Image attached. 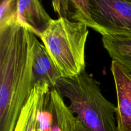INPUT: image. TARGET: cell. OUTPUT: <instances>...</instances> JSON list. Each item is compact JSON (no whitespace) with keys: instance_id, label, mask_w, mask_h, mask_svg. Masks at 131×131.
I'll return each mask as SVG.
<instances>
[{"instance_id":"obj_11","label":"cell","mask_w":131,"mask_h":131,"mask_svg":"<svg viewBox=\"0 0 131 131\" xmlns=\"http://www.w3.org/2000/svg\"><path fill=\"white\" fill-rule=\"evenodd\" d=\"M102 41L110 57L124 66L131 78V37L104 35Z\"/></svg>"},{"instance_id":"obj_9","label":"cell","mask_w":131,"mask_h":131,"mask_svg":"<svg viewBox=\"0 0 131 131\" xmlns=\"http://www.w3.org/2000/svg\"><path fill=\"white\" fill-rule=\"evenodd\" d=\"M58 18H64L73 23H83L99 33V29L92 18L90 0H61L52 2Z\"/></svg>"},{"instance_id":"obj_6","label":"cell","mask_w":131,"mask_h":131,"mask_svg":"<svg viewBox=\"0 0 131 131\" xmlns=\"http://www.w3.org/2000/svg\"><path fill=\"white\" fill-rule=\"evenodd\" d=\"M52 19L37 0H17V23L40 37Z\"/></svg>"},{"instance_id":"obj_8","label":"cell","mask_w":131,"mask_h":131,"mask_svg":"<svg viewBox=\"0 0 131 131\" xmlns=\"http://www.w3.org/2000/svg\"><path fill=\"white\" fill-rule=\"evenodd\" d=\"M47 84H36L21 110L14 131H36L40 111L49 97Z\"/></svg>"},{"instance_id":"obj_10","label":"cell","mask_w":131,"mask_h":131,"mask_svg":"<svg viewBox=\"0 0 131 131\" xmlns=\"http://www.w3.org/2000/svg\"><path fill=\"white\" fill-rule=\"evenodd\" d=\"M49 104L53 118L51 131H75L76 116L56 88L51 90Z\"/></svg>"},{"instance_id":"obj_12","label":"cell","mask_w":131,"mask_h":131,"mask_svg":"<svg viewBox=\"0 0 131 131\" xmlns=\"http://www.w3.org/2000/svg\"><path fill=\"white\" fill-rule=\"evenodd\" d=\"M17 23V1L2 0L0 4V28Z\"/></svg>"},{"instance_id":"obj_4","label":"cell","mask_w":131,"mask_h":131,"mask_svg":"<svg viewBox=\"0 0 131 131\" xmlns=\"http://www.w3.org/2000/svg\"><path fill=\"white\" fill-rule=\"evenodd\" d=\"M90 9L102 36L131 37V1L91 0Z\"/></svg>"},{"instance_id":"obj_7","label":"cell","mask_w":131,"mask_h":131,"mask_svg":"<svg viewBox=\"0 0 131 131\" xmlns=\"http://www.w3.org/2000/svg\"><path fill=\"white\" fill-rule=\"evenodd\" d=\"M33 48L34 85L36 84H46L51 90L54 89L58 79L62 77L45 46L41 44L35 35L33 38Z\"/></svg>"},{"instance_id":"obj_1","label":"cell","mask_w":131,"mask_h":131,"mask_svg":"<svg viewBox=\"0 0 131 131\" xmlns=\"http://www.w3.org/2000/svg\"><path fill=\"white\" fill-rule=\"evenodd\" d=\"M35 35L17 23L0 28V131H14L34 88Z\"/></svg>"},{"instance_id":"obj_14","label":"cell","mask_w":131,"mask_h":131,"mask_svg":"<svg viewBox=\"0 0 131 131\" xmlns=\"http://www.w3.org/2000/svg\"><path fill=\"white\" fill-rule=\"evenodd\" d=\"M36 131H38V130H37V129H36Z\"/></svg>"},{"instance_id":"obj_3","label":"cell","mask_w":131,"mask_h":131,"mask_svg":"<svg viewBox=\"0 0 131 131\" xmlns=\"http://www.w3.org/2000/svg\"><path fill=\"white\" fill-rule=\"evenodd\" d=\"M88 28L83 23L58 18L52 19L41 36L43 46L62 78H72L85 70Z\"/></svg>"},{"instance_id":"obj_5","label":"cell","mask_w":131,"mask_h":131,"mask_svg":"<svg viewBox=\"0 0 131 131\" xmlns=\"http://www.w3.org/2000/svg\"><path fill=\"white\" fill-rule=\"evenodd\" d=\"M111 71L117 100L116 130L131 131V78L126 69L116 61L112 60Z\"/></svg>"},{"instance_id":"obj_2","label":"cell","mask_w":131,"mask_h":131,"mask_svg":"<svg viewBox=\"0 0 131 131\" xmlns=\"http://www.w3.org/2000/svg\"><path fill=\"white\" fill-rule=\"evenodd\" d=\"M56 89L69 100L70 110L91 131H117L116 107L104 97L99 83L86 70L60 78Z\"/></svg>"},{"instance_id":"obj_13","label":"cell","mask_w":131,"mask_h":131,"mask_svg":"<svg viewBox=\"0 0 131 131\" xmlns=\"http://www.w3.org/2000/svg\"><path fill=\"white\" fill-rule=\"evenodd\" d=\"M77 118V117H76ZM75 131H91L88 128H87L79 119L77 118V124Z\"/></svg>"}]
</instances>
